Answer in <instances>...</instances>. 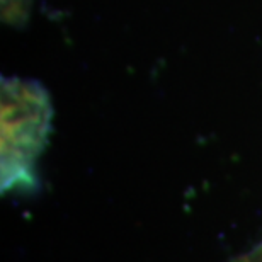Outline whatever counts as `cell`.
<instances>
[{"label": "cell", "instance_id": "cell-2", "mask_svg": "<svg viewBox=\"0 0 262 262\" xmlns=\"http://www.w3.org/2000/svg\"><path fill=\"white\" fill-rule=\"evenodd\" d=\"M31 0H2V12L9 23L20 20L28 14Z\"/></svg>", "mask_w": 262, "mask_h": 262}, {"label": "cell", "instance_id": "cell-1", "mask_svg": "<svg viewBox=\"0 0 262 262\" xmlns=\"http://www.w3.org/2000/svg\"><path fill=\"white\" fill-rule=\"evenodd\" d=\"M51 102L38 82L2 78L0 85V179L2 192H29L38 182L39 155L48 141Z\"/></svg>", "mask_w": 262, "mask_h": 262}, {"label": "cell", "instance_id": "cell-3", "mask_svg": "<svg viewBox=\"0 0 262 262\" xmlns=\"http://www.w3.org/2000/svg\"><path fill=\"white\" fill-rule=\"evenodd\" d=\"M232 262H262V240L254 249L247 250V252L242 254L237 259H233Z\"/></svg>", "mask_w": 262, "mask_h": 262}]
</instances>
